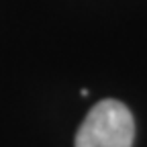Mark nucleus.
<instances>
[{
    "mask_svg": "<svg viewBox=\"0 0 147 147\" xmlns=\"http://www.w3.org/2000/svg\"><path fill=\"white\" fill-rule=\"evenodd\" d=\"M135 139L133 115L123 102L106 98L92 106L78 129L76 147H131Z\"/></svg>",
    "mask_w": 147,
    "mask_h": 147,
    "instance_id": "obj_1",
    "label": "nucleus"
}]
</instances>
